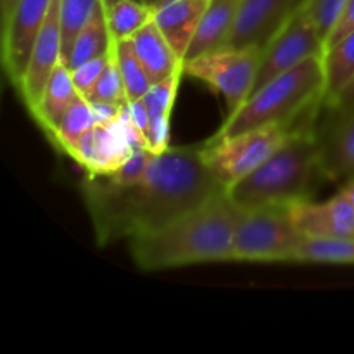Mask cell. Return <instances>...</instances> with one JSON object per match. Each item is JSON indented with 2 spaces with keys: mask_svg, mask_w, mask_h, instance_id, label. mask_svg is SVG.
I'll list each match as a JSON object with an SVG mask.
<instances>
[{
  "mask_svg": "<svg viewBox=\"0 0 354 354\" xmlns=\"http://www.w3.org/2000/svg\"><path fill=\"white\" fill-rule=\"evenodd\" d=\"M221 192L227 190L207 169L201 145L152 154L147 171L130 185H116L106 176L82 183L83 203L102 248L159 230Z\"/></svg>",
  "mask_w": 354,
  "mask_h": 354,
  "instance_id": "cell-1",
  "label": "cell"
},
{
  "mask_svg": "<svg viewBox=\"0 0 354 354\" xmlns=\"http://www.w3.org/2000/svg\"><path fill=\"white\" fill-rule=\"evenodd\" d=\"M244 209L227 192L187 211L166 227L128 241L131 259L145 272L230 261Z\"/></svg>",
  "mask_w": 354,
  "mask_h": 354,
  "instance_id": "cell-2",
  "label": "cell"
},
{
  "mask_svg": "<svg viewBox=\"0 0 354 354\" xmlns=\"http://www.w3.org/2000/svg\"><path fill=\"white\" fill-rule=\"evenodd\" d=\"M327 73L324 55H315L270 80L228 114L213 138L232 137L266 124H296L317 120L324 109Z\"/></svg>",
  "mask_w": 354,
  "mask_h": 354,
  "instance_id": "cell-3",
  "label": "cell"
},
{
  "mask_svg": "<svg viewBox=\"0 0 354 354\" xmlns=\"http://www.w3.org/2000/svg\"><path fill=\"white\" fill-rule=\"evenodd\" d=\"M315 124L301 128L261 166L227 190L242 209L282 206L313 197L325 178Z\"/></svg>",
  "mask_w": 354,
  "mask_h": 354,
  "instance_id": "cell-4",
  "label": "cell"
},
{
  "mask_svg": "<svg viewBox=\"0 0 354 354\" xmlns=\"http://www.w3.org/2000/svg\"><path fill=\"white\" fill-rule=\"evenodd\" d=\"M317 120L296 124H266L223 138L211 137L209 140L201 144L203 159L220 185L228 190L261 166L296 131L317 123Z\"/></svg>",
  "mask_w": 354,
  "mask_h": 354,
  "instance_id": "cell-5",
  "label": "cell"
},
{
  "mask_svg": "<svg viewBox=\"0 0 354 354\" xmlns=\"http://www.w3.org/2000/svg\"><path fill=\"white\" fill-rule=\"evenodd\" d=\"M303 241L287 207L244 209L232 242L230 261L296 263Z\"/></svg>",
  "mask_w": 354,
  "mask_h": 354,
  "instance_id": "cell-6",
  "label": "cell"
},
{
  "mask_svg": "<svg viewBox=\"0 0 354 354\" xmlns=\"http://www.w3.org/2000/svg\"><path fill=\"white\" fill-rule=\"evenodd\" d=\"M261 50L218 48L183 61V75L199 80L223 97L228 114L237 111L254 88Z\"/></svg>",
  "mask_w": 354,
  "mask_h": 354,
  "instance_id": "cell-7",
  "label": "cell"
},
{
  "mask_svg": "<svg viewBox=\"0 0 354 354\" xmlns=\"http://www.w3.org/2000/svg\"><path fill=\"white\" fill-rule=\"evenodd\" d=\"M140 147L147 149V145L131 124L124 106L118 120L95 124L92 130L86 131L69 158L75 159L76 165L86 173V178H95L116 171Z\"/></svg>",
  "mask_w": 354,
  "mask_h": 354,
  "instance_id": "cell-8",
  "label": "cell"
},
{
  "mask_svg": "<svg viewBox=\"0 0 354 354\" xmlns=\"http://www.w3.org/2000/svg\"><path fill=\"white\" fill-rule=\"evenodd\" d=\"M327 50L325 38L308 16L304 3L287 21L286 26L273 37V40L261 50L258 78L254 90L282 73L296 68L297 64L315 55H324ZM251 92V93H252Z\"/></svg>",
  "mask_w": 354,
  "mask_h": 354,
  "instance_id": "cell-9",
  "label": "cell"
},
{
  "mask_svg": "<svg viewBox=\"0 0 354 354\" xmlns=\"http://www.w3.org/2000/svg\"><path fill=\"white\" fill-rule=\"evenodd\" d=\"M52 0H16L2 19V64L14 88H19L31 50L44 28Z\"/></svg>",
  "mask_w": 354,
  "mask_h": 354,
  "instance_id": "cell-10",
  "label": "cell"
},
{
  "mask_svg": "<svg viewBox=\"0 0 354 354\" xmlns=\"http://www.w3.org/2000/svg\"><path fill=\"white\" fill-rule=\"evenodd\" d=\"M315 124L322 168L328 182L346 185L354 180V106L324 107Z\"/></svg>",
  "mask_w": 354,
  "mask_h": 354,
  "instance_id": "cell-11",
  "label": "cell"
},
{
  "mask_svg": "<svg viewBox=\"0 0 354 354\" xmlns=\"http://www.w3.org/2000/svg\"><path fill=\"white\" fill-rule=\"evenodd\" d=\"M303 3L304 0H241L225 47L263 50Z\"/></svg>",
  "mask_w": 354,
  "mask_h": 354,
  "instance_id": "cell-12",
  "label": "cell"
},
{
  "mask_svg": "<svg viewBox=\"0 0 354 354\" xmlns=\"http://www.w3.org/2000/svg\"><path fill=\"white\" fill-rule=\"evenodd\" d=\"M287 211L304 239H354V204L344 190L325 203L301 201Z\"/></svg>",
  "mask_w": 354,
  "mask_h": 354,
  "instance_id": "cell-13",
  "label": "cell"
},
{
  "mask_svg": "<svg viewBox=\"0 0 354 354\" xmlns=\"http://www.w3.org/2000/svg\"><path fill=\"white\" fill-rule=\"evenodd\" d=\"M62 61V30H61V14H59V0H52L50 10L45 19L44 28L38 35L37 41L31 50L30 62H28L26 73L17 88L21 100L26 109L33 111L44 93L48 78Z\"/></svg>",
  "mask_w": 354,
  "mask_h": 354,
  "instance_id": "cell-14",
  "label": "cell"
},
{
  "mask_svg": "<svg viewBox=\"0 0 354 354\" xmlns=\"http://www.w3.org/2000/svg\"><path fill=\"white\" fill-rule=\"evenodd\" d=\"M207 3L209 0H162L154 9L152 21L182 61Z\"/></svg>",
  "mask_w": 354,
  "mask_h": 354,
  "instance_id": "cell-15",
  "label": "cell"
},
{
  "mask_svg": "<svg viewBox=\"0 0 354 354\" xmlns=\"http://www.w3.org/2000/svg\"><path fill=\"white\" fill-rule=\"evenodd\" d=\"M135 55L144 66L149 80L154 83L165 82L173 75L182 71L183 61L178 57L165 35L161 33L154 21L145 24L131 38H128Z\"/></svg>",
  "mask_w": 354,
  "mask_h": 354,
  "instance_id": "cell-16",
  "label": "cell"
},
{
  "mask_svg": "<svg viewBox=\"0 0 354 354\" xmlns=\"http://www.w3.org/2000/svg\"><path fill=\"white\" fill-rule=\"evenodd\" d=\"M241 0H209L183 61L218 50L227 45Z\"/></svg>",
  "mask_w": 354,
  "mask_h": 354,
  "instance_id": "cell-17",
  "label": "cell"
},
{
  "mask_svg": "<svg viewBox=\"0 0 354 354\" xmlns=\"http://www.w3.org/2000/svg\"><path fill=\"white\" fill-rule=\"evenodd\" d=\"M183 69L165 82L154 83L144 95V102L149 111V137L147 149L152 154H159L169 149V128H171V113L178 95L180 80L183 78Z\"/></svg>",
  "mask_w": 354,
  "mask_h": 354,
  "instance_id": "cell-18",
  "label": "cell"
},
{
  "mask_svg": "<svg viewBox=\"0 0 354 354\" xmlns=\"http://www.w3.org/2000/svg\"><path fill=\"white\" fill-rule=\"evenodd\" d=\"M78 97L80 92L73 82L71 69L64 61H61L48 78L37 107L30 114L41 131L48 135Z\"/></svg>",
  "mask_w": 354,
  "mask_h": 354,
  "instance_id": "cell-19",
  "label": "cell"
},
{
  "mask_svg": "<svg viewBox=\"0 0 354 354\" xmlns=\"http://www.w3.org/2000/svg\"><path fill=\"white\" fill-rule=\"evenodd\" d=\"M111 48H113V38H111L109 26H107L106 12L104 9H100L90 19V23L76 35L64 62L69 69H75L92 59L106 55Z\"/></svg>",
  "mask_w": 354,
  "mask_h": 354,
  "instance_id": "cell-20",
  "label": "cell"
},
{
  "mask_svg": "<svg viewBox=\"0 0 354 354\" xmlns=\"http://www.w3.org/2000/svg\"><path fill=\"white\" fill-rule=\"evenodd\" d=\"M95 116H93L92 104L88 99L80 95L71 104L64 116L61 118L54 130L47 135L50 144L66 156H71L73 149L76 147L83 135L95 127Z\"/></svg>",
  "mask_w": 354,
  "mask_h": 354,
  "instance_id": "cell-21",
  "label": "cell"
},
{
  "mask_svg": "<svg viewBox=\"0 0 354 354\" xmlns=\"http://www.w3.org/2000/svg\"><path fill=\"white\" fill-rule=\"evenodd\" d=\"M104 12L113 41L131 38L145 24L151 23L154 16V9L142 0H118Z\"/></svg>",
  "mask_w": 354,
  "mask_h": 354,
  "instance_id": "cell-22",
  "label": "cell"
},
{
  "mask_svg": "<svg viewBox=\"0 0 354 354\" xmlns=\"http://www.w3.org/2000/svg\"><path fill=\"white\" fill-rule=\"evenodd\" d=\"M324 61L327 73V93L324 102H327L354 76V30L327 47Z\"/></svg>",
  "mask_w": 354,
  "mask_h": 354,
  "instance_id": "cell-23",
  "label": "cell"
},
{
  "mask_svg": "<svg viewBox=\"0 0 354 354\" xmlns=\"http://www.w3.org/2000/svg\"><path fill=\"white\" fill-rule=\"evenodd\" d=\"M296 263L354 265V239H304Z\"/></svg>",
  "mask_w": 354,
  "mask_h": 354,
  "instance_id": "cell-24",
  "label": "cell"
},
{
  "mask_svg": "<svg viewBox=\"0 0 354 354\" xmlns=\"http://www.w3.org/2000/svg\"><path fill=\"white\" fill-rule=\"evenodd\" d=\"M113 52L116 57L118 68H120L121 78L124 83V92L128 100L144 99L145 93L151 90L152 82L149 80L144 66L140 64L138 57L135 55L130 41L121 40L113 41Z\"/></svg>",
  "mask_w": 354,
  "mask_h": 354,
  "instance_id": "cell-25",
  "label": "cell"
},
{
  "mask_svg": "<svg viewBox=\"0 0 354 354\" xmlns=\"http://www.w3.org/2000/svg\"><path fill=\"white\" fill-rule=\"evenodd\" d=\"M102 9L100 0H59L62 30V61H66L76 35Z\"/></svg>",
  "mask_w": 354,
  "mask_h": 354,
  "instance_id": "cell-26",
  "label": "cell"
},
{
  "mask_svg": "<svg viewBox=\"0 0 354 354\" xmlns=\"http://www.w3.org/2000/svg\"><path fill=\"white\" fill-rule=\"evenodd\" d=\"M90 102H111V104H127V92H124V83L121 78L120 68H118L114 52H111V59L107 62L106 69L100 75L92 95L88 97Z\"/></svg>",
  "mask_w": 354,
  "mask_h": 354,
  "instance_id": "cell-27",
  "label": "cell"
},
{
  "mask_svg": "<svg viewBox=\"0 0 354 354\" xmlns=\"http://www.w3.org/2000/svg\"><path fill=\"white\" fill-rule=\"evenodd\" d=\"M346 3L348 0H304V9L325 38V44L334 31Z\"/></svg>",
  "mask_w": 354,
  "mask_h": 354,
  "instance_id": "cell-28",
  "label": "cell"
},
{
  "mask_svg": "<svg viewBox=\"0 0 354 354\" xmlns=\"http://www.w3.org/2000/svg\"><path fill=\"white\" fill-rule=\"evenodd\" d=\"M111 52H113V48H111L106 55H100V57L92 59V61L85 62V64L71 69L73 82H75L76 90L80 92V95L85 97V99H88V97L92 95L97 82H99L100 75H102L104 69H106V66H107V62H109Z\"/></svg>",
  "mask_w": 354,
  "mask_h": 354,
  "instance_id": "cell-29",
  "label": "cell"
},
{
  "mask_svg": "<svg viewBox=\"0 0 354 354\" xmlns=\"http://www.w3.org/2000/svg\"><path fill=\"white\" fill-rule=\"evenodd\" d=\"M151 159L152 152L149 151V149H137L124 165H121L116 171L107 175L106 178L111 180L113 183H116V185H130V183L138 182V180L144 176V173L147 171Z\"/></svg>",
  "mask_w": 354,
  "mask_h": 354,
  "instance_id": "cell-30",
  "label": "cell"
},
{
  "mask_svg": "<svg viewBox=\"0 0 354 354\" xmlns=\"http://www.w3.org/2000/svg\"><path fill=\"white\" fill-rule=\"evenodd\" d=\"M127 109H128V116H130L131 124H133L135 130L140 133V137L144 138L145 145H147L149 127H151V120H149V111H147V106H145L144 99L128 100Z\"/></svg>",
  "mask_w": 354,
  "mask_h": 354,
  "instance_id": "cell-31",
  "label": "cell"
},
{
  "mask_svg": "<svg viewBox=\"0 0 354 354\" xmlns=\"http://www.w3.org/2000/svg\"><path fill=\"white\" fill-rule=\"evenodd\" d=\"M354 30V0H348L344 10H342L341 17H339L337 24H335L334 31L330 33L327 40V47L334 45L335 41H339L341 38H344L346 35L351 33Z\"/></svg>",
  "mask_w": 354,
  "mask_h": 354,
  "instance_id": "cell-32",
  "label": "cell"
},
{
  "mask_svg": "<svg viewBox=\"0 0 354 354\" xmlns=\"http://www.w3.org/2000/svg\"><path fill=\"white\" fill-rule=\"evenodd\" d=\"M93 109V116H95L97 124L111 123V121L118 120L123 113L127 104H111V102H90Z\"/></svg>",
  "mask_w": 354,
  "mask_h": 354,
  "instance_id": "cell-33",
  "label": "cell"
},
{
  "mask_svg": "<svg viewBox=\"0 0 354 354\" xmlns=\"http://www.w3.org/2000/svg\"><path fill=\"white\" fill-rule=\"evenodd\" d=\"M346 106H354V76L335 93L332 99H328L327 102H324V107H346Z\"/></svg>",
  "mask_w": 354,
  "mask_h": 354,
  "instance_id": "cell-34",
  "label": "cell"
},
{
  "mask_svg": "<svg viewBox=\"0 0 354 354\" xmlns=\"http://www.w3.org/2000/svg\"><path fill=\"white\" fill-rule=\"evenodd\" d=\"M14 3H16V0H0V17H2V19L10 12Z\"/></svg>",
  "mask_w": 354,
  "mask_h": 354,
  "instance_id": "cell-35",
  "label": "cell"
},
{
  "mask_svg": "<svg viewBox=\"0 0 354 354\" xmlns=\"http://www.w3.org/2000/svg\"><path fill=\"white\" fill-rule=\"evenodd\" d=\"M341 190H344L346 196H348L349 199L353 201V204H354V180H351V182H348V183H346V185H342Z\"/></svg>",
  "mask_w": 354,
  "mask_h": 354,
  "instance_id": "cell-36",
  "label": "cell"
},
{
  "mask_svg": "<svg viewBox=\"0 0 354 354\" xmlns=\"http://www.w3.org/2000/svg\"><path fill=\"white\" fill-rule=\"evenodd\" d=\"M100 2H102V9L107 10V9H109V7H113L114 3L118 2V0H100Z\"/></svg>",
  "mask_w": 354,
  "mask_h": 354,
  "instance_id": "cell-37",
  "label": "cell"
},
{
  "mask_svg": "<svg viewBox=\"0 0 354 354\" xmlns=\"http://www.w3.org/2000/svg\"><path fill=\"white\" fill-rule=\"evenodd\" d=\"M142 2H145V3H147V6H151L152 9H156V7H158L159 3L162 2V0H142Z\"/></svg>",
  "mask_w": 354,
  "mask_h": 354,
  "instance_id": "cell-38",
  "label": "cell"
}]
</instances>
